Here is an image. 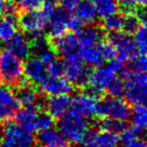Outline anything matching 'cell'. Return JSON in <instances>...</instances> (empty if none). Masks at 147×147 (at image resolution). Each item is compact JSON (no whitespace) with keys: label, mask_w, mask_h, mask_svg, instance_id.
Segmentation results:
<instances>
[{"label":"cell","mask_w":147,"mask_h":147,"mask_svg":"<svg viewBox=\"0 0 147 147\" xmlns=\"http://www.w3.org/2000/svg\"><path fill=\"white\" fill-rule=\"evenodd\" d=\"M1 126V139L15 145L26 131H24L16 122L9 120L0 125Z\"/></svg>","instance_id":"cell-25"},{"label":"cell","mask_w":147,"mask_h":147,"mask_svg":"<svg viewBox=\"0 0 147 147\" xmlns=\"http://www.w3.org/2000/svg\"><path fill=\"white\" fill-rule=\"evenodd\" d=\"M40 91L45 96H55L61 94H71L75 91V87L61 77H47L39 85Z\"/></svg>","instance_id":"cell-12"},{"label":"cell","mask_w":147,"mask_h":147,"mask_svg":"<svg viewBox=\"0 0 147 147\" xmlns=\"http://www.w3.org/2000/svg\"><path fill=\"white\" fill-rule=\"evenodd\" d=\"M7 0H0V16H2L6 11Z\"/></svg>","instance_id":"cell-48"},{"label":"cell","mask_w":147,"mask_h":147,"mask_svg":"<svg viewBox=\"0 0 147 147\" xmlns=\"http://www.w3.org/2000/svg\"><path fill=\"white\" fill-rule=\"evenodd\" d=\"M124 147H147L146 143H145L144 139L143 138H137L136 140L132 141V142L125 144Z\"/></svg>","instance_id":"cell-46"},{"label":"cell","mask_w":147,"mask_h":147,"mask_svg":"<svg viewBox=\"0 0 147 147\" xmlns=\"http://www.w3.org/2000/svg\"><path fill=\"white\" fill-rule=\"evenodd\" d=\"M124 95L129 105H140L146 103L147 77L145 71H132L126 69L123 76Z\"/></svg>","instance_id":"cell-3"},{"label":"cell","mask_w":147,"mask_h":147,"mask_svg":"<svg viewBox=\"0 0 147 147\" xmlns=\"http://www.w3.org/2000/svg\"><path fill=\"white\" fill-rule=\"evenodd\" d=\"M63 65V76L75 88L84 89L88 86L92 69L83 61L79 53L65 57Z\"/></svg>","instance_id":"cell-4"},{"label":"cell","mask_w":147,"mask_h":147,"mask_svg":"<svg viewBox=\"0 0 147 147\" xmlns=\"http://www.w3.org/2000/svg\"><path fill=\"white\" fill-rule=\"evenodd\" d=\"M69 13L63 10L61 7H57L47 18V27L49 37H57L63 34L67 30V19Z\"/></svg>","instance_id":"cell-11"},{"label":"cell","mask_w":147,"mask_h":147,"mask_svg":"<svg viewBox=\"0 0 147 147\" xmlns=\"http://www.w3.org/2000/svg\"><path fill=\"white\" fill-rule=\"evenodd\" d=\"M131 122L132 128L135 129L139 135H144L147 127V110L144 104L135 105L131 111Z\"/></svg>","instance_id":"cell-26"},{"label":"cell","mask_w":147,"mask_h":147,"mask_svg":"<svg viewBox=\"0 0 147 147\" xmlns=\"http://www.w3.org/2000/svg\"><path fill=\"white\" fill-rule=\"evenodd\" d=\"M71 98L69 94H61L47 98L45 110L55 119H59L71 110Z\"/></svg>","instance_id":"cell-15"},{"label":"cell","mask_w":147,"mask_h":147,"mask_svg":"<svg viewBox=\"0 0 147 147\" xmlns=\"http://www.w3.org/2000/svg\"><path fill=\"white\" fill-rule=\"evenodd\" d=\"M98 16L104 17L118 11V0H93Z\"/></svg>","instance_id":"cell-30"},{"label":"cell","mask_w":147,"mask_h":147,"mask_svg":"<svg viewBox=\"0 0 147 147\" xmlns=\"http://www.w3.org/2000/svg\"><path fill=\"white\" fill-rule=\"evenodd\" d=\"M76 15L79 16L85 24H96L98 21V13L94 3L89 0H80L75 9Z\"/></svg>","instance_id":"cell-23"},{"label":"cell","mask_w":147,"mask_h":147,"mask_svg":"<svg viewBox=\"0 0 147 147\" xmlns=\"http://www.w3.org/2000/svg\"><path fill=\"white\" fill-rule=\"evenodd\" d=\"M19 109V104L10 87L3 86L0 88V125L11 120L16 111Z\"/></svg>","instance_id":"cell-9"},{"label":"cell","mask_w":147,"mask_h":147,"mask_svg":"<svg viewBox=\"0 0 147 147\" xmlns=\"http://www.w3.org/2000/svg\"><path fill=\"white\" fill-rule=\"evenodd\" d=\"M6 43V51L20 59L21 61L30 57L31 51L30 47H29L28 38L23 32L17 31L12 36V38Z\"/></svg>","instance_id":"cell-18"},{"label":"cell","mask_w":147,"mask_h":147,"mask_svg":"<svg viewBox=\"0 0 147 147\" xmlns=\"http://www.w3.org/2000/svg\"><path fill=\"white\" fill-rule=\"evenodd\" d=\"M85 140L94 141L98 147H120L121 144L120 136L117 133L109 131L98 132L92 128H90V130L88 131Z\"/></svg>","instance_id":"cell-21"},{"label":"cell","mask_w":147,"mask_h":147,"mask_svg":"<svg viewBox=\"0 0 147 147\" xmlns=\"http://www.w3.org/2000/svg\"><path fill=\"white\" fill-rule=\"evenodd\" d=\"M0 147H15V145L11 144V143L7 142L5 140H2V139H0Z\"/></svg>","instance_id":"cell-49"},{"label":"cell","mask_w":147,"mask_h":147,"mask_svg":"<svg viewBox=\"0 0 147 147\" xmlns=\"http://www.w3.org/2000/svg\"><path fill=\"white\" fill-rule=\"evenodd\" d=\"M123 20H124V14H122L121 12H115L113 14L104 17L101 22L100 27L105 32L122 30Z\"/></svg>","instance_id":"cell-29"},{"label":"cell","mask_w":147,"mask_h":147,"mask_svg":"<svg viewBox=\"0 0 147 147\" xmlns=\"http://www.w3.org/2000/svg\"><path fill=\"white\" fill-rule=\"evenodd\" d=\"M57 126L59 132L63 135L67 142L71 144L83 142L90 130L88 119L74 112H69L59 118Z\"/></svg>","instance_id":"cell-2"},{"label":"cell","mask_w":147,"mask_h":147,"mask_svg":"<svg viewBox=\"0 0 147 147\" xmlns=\"http://www.w3.org/2000/svg\"><path fill=\"white\" fill-rule=\"evenodd\" d=\"M27 38H28L31 55H33V53L36 55L39 51H41V49H43L45 47L51 45V38H49V35L45 34L43 31L30 33L29 36H27Z\"/></svg>","instance_id":"cell-28"},{"label":"cell","mask_w":147,"mask_h":147,"mask_svg":"<svg viewBox=\"0 0 147 147\" xmlns=\"http://www.w3.org/2000/svg\"><path fill=\"white\" fill-rule=\"evenodd\" d=\"M106 38L114 45L117 49V57L123 63H127L129 59L138 55L132 34L126 33L122 30L108 32Z\"/></svg>","instance_id":"cell-7"},{"label":"cell","mask_w":147,"mask_h":147,"mask_svg":"<svg viewBox=\"0 0 147 147\" xmlns=\"http://www.w3.org/2000/svg\"><path fill=\"white\" fill-rule=\"evenodd\" d=\"M76 147H98V145H97L94 141L85 140V141H83V142L77 144Z\"/></svg>","instance_id":"cell-47"},{"label":"cell","mask_w":147,"mask_h":147,"mask_svg":"<svg viewBox=\"0 0 147 147\" xmlns=\"http://www.w3.org/2000/svg\"><path fill=\"white\" fill-rule=\"evenodd\" d=\"M125 63V67L128 71H145L147 67V61L145 55H137L136 57H132Z\"/></svg>","instance_id":"cell-34"},{"label":"cell","mask_w":147,"mask_h":147,"mask_svg":"<svg viewBox=\"0 0 147 147\" xmlns=\"http://www.w3.org/2000/svg\"><path fill=\"white\" fill-rule=\"evenodd\" d=\"M35 142L39 147H67L69 144L59 129L53 127L39 131Z\"/></svg>","instance_id":"cell-16"},{"label":"cell","mask_w":147,"mask_h":147,"mask_svg":"<svg viewBox=\"0 0 147 147\" xmlns=\"http://www.w3.org/2000/svg\"><path fill=\"white\" fill-rule=\"evenodd\" d=\"M14 3L19 13L21 11L38 9L42 5V0H15Z\"/></svg>","instance_id":"cell-38"},{"label":"cell","mask_w":147,"mask_h":147,"mask_svg":"<svg viewBox=\"0 0 147 147\" xmlns=\"http://www.w3.org/2000/svg\"><path fill=\"white\" fill-rule=\"evenodd\" d=\"M134 42L138 55H145L147 49V29L145 23L139 26V28L134 32Z\"/></svg>","instance_id":"cell-31"},{"label":"cell","mask_w":147,"mask_h":147,"mask_svg":"<svg viewBox=\"0 0 147 147\" xmlns=\"http://www.w3.org/2000/svg\"><path fill=\"white\" fill-rule=\"evenodd\" d=\"M47 67V76L49 77H63V61H61L59 59H55Z\"/></svg>","instance_id":"cell-39"},{"label":"cell","mask_w":147,"mask_h":147,"mask_svg":"<svg viewBox=\"0 0 147 147\" xmlns=\"http://www.w3.org/2000/svg\"><path fill=\"white\" fill-rule=\"evenodd\" d=\"M15 147H36L35 137H33L31 133L25 132L20 140L15 144Z\"/></svg>","instance_id":"cell-42"},{"label":"cell","mask_w":147,"mask_h":147,"mask_svg":"<svg viewBox=\"0 0 147 147\" xmlns=\"http://www.w3.org/2000/svg\"><path fill=\"white\" fill-rule=\"evenodd\" d=\"M126 67L125 63L120 59H115L110 61L108 65H101L97 69L92 71L88 86L85 89V92L97 99H100L102 94L106 91L109 83L115 76H122Z\"/></svg>","instance_id":"cell-1"},{"label":"cell","mask_w":147,"mask_h":147,"mask_svg":"<svg viewBox=\"0 0 147 147\" xmlns=\"http://www.w3.org/2000/svg\"><path fill=\"white\" fill-rule=\"evenodd\" d=\"M118 2L128 4L131 6H145L146 5V0H118Z\"/></svg>","instance_id":"cell-45"},{"label":"cell","mask_w":147,"mask_h":147,"mask_svg":"<svg viewBox=\"0 0 147 147\" xmlns=\"http://www.w3.org/2000/svg\"><path fill=\"white\" fill-rule=\"evenodd\" d=\"M85 25L86 24L84 23V21L79 16H77L76 14L69 16V19H67V29H69L71 32L78 34Z\"/></svg>","instance_id":"cell-40"},{"label":"cell","mask_w":147,"mask_h":147,"mask_svg":"<svg viewBox=\"0 0 147 147\" xmlns=\"http://www.w3.org/2000/svg\"><path fill=\"white\" fill-rule=\"evenodd\" d=\"M131 107L126 100L117 97L105 96L97 101L96 115L100 118H111L127 121L131 116Z\"/></svg>","instance_id":"cell-5"},{"label":"cell","mask_w":147,"mask_h":147,"mask_svg":"<svg viewBox=\"0 0 147 147\" xmlns=\"http://www.w3.org/2000/svg\"><path fill=\"white\" fill-rule=\"evenodd\" d=\"M77 35L80 47H90V45H99L105 38V31L96 23V24H88L87 26L85 25Z\"/></svg>","instance_id":"cell-20"},{"label":"cell","mask_w":147,"mask_h":147,"mask_svg":"<svg viewBox=\"0 0 147 147\" xmlns=\"http://www.w3.org/2000/svg\"><path fill=\"white\" fill-rule=\"evenodd\" d=\"M47 15L43 10L33 9V10L21 11L17 15V25L25 33H34L43 31L47 27Z\"/></svg>","instance_id":"cell-8"},{"label":"cell","mask_w":147,"mask_h":147,"mask_svg":"<svg viewBox=\"0 0 147 147\" xmlns=\"http://www.w3.org/2000/svg\"><path fill=\"white\" fill-rule=\"evenodd\" d=\"M99 45L83 47L79 49V55L86 65L93 67H99L104 65L105 59L102 55Z\"/></svg>","instance_id":"cell-22"},{"label":"cell","mask_w":147,"mask_h":147,"mask_svg":"<svg viewBox=\"0 0 147 147\" xmlns=\"http://www.w3.org/2000/svg\"><path fill=\"white\" fill-rule=\"evenodd\" d=\"M139 133L137 132L135 129L133 128H125L124 130L121 132V135H120V140H121V143H123V145L125 144H128V143L132 142V141L136 140L137 138H141L139 137Z\"/></svg>","instance_id":"cell-41"},{"label":"cell","mask_w":147,"mask_h":147,"mask_svg":"<svg viewBox=\"0 0 147 147\" xmlns=\"http://www.w3.org/2000/svg\"><path fill=\"white\" fill-rule=\"evenodd\" d=\"M51 42L57 55H61L65 57L74 53H78L80 49L78 35L71 31L65 32L59 36L55 37Z\"/></svg>","instance_id":"cell-13"},{"label":"cell","mask_w":147,"mask_h":147,"mask_svg":"<svg viewBox=\"0 0 147 147\" xmlns=\"http://www.w3.org/2000/svg\"><path fill=\"white\" fill-rule=\"evenodd\" d=\"M105 92H107L108 96L121 98L124 95V81H123V79L118 75L115 76L109 83Z\"/></svg>","instance_id":"cell-32"},{"label":"cell","mask_w":147,"mask_h":147,"mask_svg":"<svg viewBox=\"0 0 147 147\" xmlns=\"http://www.w3.org/2000/svg\"><path fill=\"white\" fill-rule=\"evenodd\" d=\"M96 127L101 131H109L113 133H121L125 128L128 127L126 121L117 120L111 118H101L95 122Z\"/></svg>","instance_id":"cell-27"},{"label":"cell","mask_w":147,"mask_h":147,"mask_svg":"<svg viewBox=\"0 0 147 147\" xmlns=\"http://www.w3.org/2000/svg\"><path fill=\"white\" fill-rule=\"evenodd\" d=\"M17 15H2L0 18V41L8 42L17 32Z\"/></svg>","instance_id":"cell-24"},{"label":"cell","mask_w":147,"mask_h":147,"mask_svg":"<svg viewBox=\"0 0 147 147\" xmlns=\"http://www.w3.org/2000/svg\"><path fill=\"white\" fill-rule=\"evenodd\" d=\"M59 5V0H42V10L49 15Z\"/></svg>","instance_id":"cell-43"},{"label":"cell","mask_w":147,"mask_h":147,"mask_svg":"<svg viewBox=\"0 0 147 147\" xmlns=\"http://www.w3.org/2000/svg\"><path fill=\"white\" fill-rule=\"evenodd\" d=\"M0 139H1V133H0Z\"/></svg>","instance_id":"cell-50"},{"label":"cell","mask_w":147,"mask_h":147,"mask_svg":"<svg viewBox=\"0 0 147 147\" xmlns=\"http://www.w3.org/2000/svg\"><path fill=\"white\" fill-rule=\"evenodd\" d=\"M98 99L84 92L78 93L71 99V112L79 114L87 119L93 118L96 115V105Z\"/></svg>","instance_id":"cell-10"},{"label":"cell","mask_w":147,"mask_h":147,"mask_svg":"<svg viewBox=\"0 0 147 147\" xmlns=\"http://www.w3.org/2000/svg\"><path fill=\"white\" fill-rule=\"evenodd\" d=\"M13 93L18 104L23 107H35L41 94L31 83L14 87Z\"/></svg>","instance_id":"cell-17"},{"label":"cell","mask_w":147,"mask_h":147,"mask_svg":"<svg viewBox=\"0 0 147 147\" xmlns=\"http://www.w3.org/2000/svg\"><path fill=\"white\" fill-rule=\"evenodd\" d=\"M23 63L8 51L0 53V81L7 87L18 86L23 78Z\"/></svg>","instance_id":"cell-6"},{"label":"cell","mask_w":147,"mask_h":147,"mask_svg":"<svg viewBox=\"0 0 147 147\" xmlns=\"http://www.w3.org/2000/svg\"><path fill=\"white\" fill-rule=\"evenodd\" d=\"M23 75L33 85H40L47 77V67L37 57H28L23 65Z\"/></svg>","instance_id":"cell-14"},{"label":"cell","mask_w":147,"mask_h":147,"mask_svg":"<svg viewBox=\"0 0 147 147\" xmlns=\"http://www.w3.org/2000/svg\"><path fill=\"white\" fill-rule=\"evenodd\" d=\"M53 123H55L53 117H51L47 112L39 111L36 119V124H35V130H36V132H39V131L45 130L49 127H53Z\"/></svg>","instance_id":"cell-35"},{"label":"cell","mask_w":147,"mask_h":147,"mask_svg":"<svg viewBox=\"0 0 147 147\" xmlns=\"http://www.w3.org/2000/svg\"><path fill=\"white\" fill-rule=\"evenodd\" d=\"M80 0H59L61 8L67 13H74Z\"/></svg>","instance_id":"cell-44"},{"label":"cell","mask_w":147,"mask_h":147,"mask_svg":"<svg viewBox=\"0 0 147 147\" xmlns=\"http://www.w3.org/2000/svg\"><path fill=\"white\" fill-rule=\"evenodd\" d=\"M89 1H91V2H92V1H93V0H89Z\"/></svg>","instance_id":"cell-51"},{"label":"cell","mask_w":147,"mask_h":147,"mask_svg":"<svg viewBox=\"0 0 147 147\" xmlns=\"http://www.w3.org/2000/svg\"><path fill=\"white\" fill-rule=\"evenodd\" d=\"M38 113L39 110H37L35 107H23L16 111L13 118L15 119V122L23 130L32 134V133L36 132L35 124H36Z\"/></svg>","instance_id":"cell-19"},{"label":"cell","mask_w":147,"mask_h":147,"mask_svg":"<svg viewBox=\"0 0 147 147\" xmlns=\"http://www.w3.org/2000/svg\"><path fill=\"white\" fill-rule=\"evenodd\" d=\"M142 24L141 21L137 18V16L134 13H130V14H125L124 15V20H123L122 25V31L129 34H133L139 26Z\"/></svg>","instance_id":"cell-33"},{"label":"cell","mask_w":147,"mask_h":147,"mask_svg":"<svg viewBox=\"0 0 147 147\" xmlns=\"http://www.w3.org/2000/svg\"><path fill=\"white\" fill-rule=\"evenodd\" d=\"M36 57L41 63L47 65L53 61H55V59H57V53L53 47V45H51L49 47H45L43 49H41V51H39L36 53Z\"/></svg>","instance_id":"cell-37"},{"label":"cell","mask_w":147,"mask_h":147,"mask_svg":"<svg viewBox=\"0 0 147 147\" xmlns=\"http://www.w3.org/2000/svg\"><path fill=\"white\" fill-rule=\"evenodd\" d=\"M100 49L101 53H102V55L104 57L105 61H113V59H117V49L116 47H114L112 42L108 40V39H103L100 42Z\"/></svg>","instance_id":"cell-36"}]
</instances>
